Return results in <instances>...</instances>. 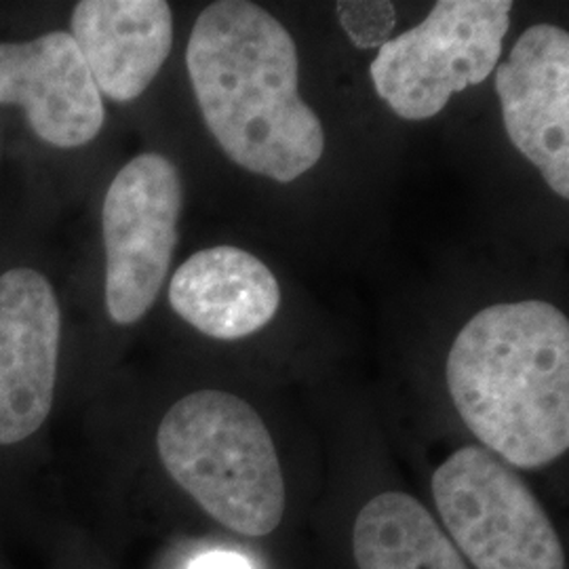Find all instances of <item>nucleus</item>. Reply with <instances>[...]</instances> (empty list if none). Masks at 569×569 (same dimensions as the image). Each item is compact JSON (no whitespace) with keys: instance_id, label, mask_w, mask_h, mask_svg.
<instances>
[{"instance_id":"nucleus-1","label":"nucleus","mask_w":569,"mask_h":569,"mask_svg":"<svg viewBox=\"0 0 569 569\" xmlns=\"http://www.w3.org/2000/svg\"><path fill=\"white\" fill-rule=\"evenodd\" d=\"M186 68L204 124L230 161L289 183L326 152L323 122L298 93V49L260 4L220 0L194 21Z\"/></svg>"},{"instance_id":"nucleus-2","label":"nucleus","mask_w":569,"mask_h":569,"mask_svg":"<svg viewBox=\"0 0 569 569\" xmlns=\"http://www.w3.org/2000/svg\"><path fill=\"white\" fill-rule=\"evenodd\" d=\"M449 395L470 432L507 465L547 467L569 448V321L545 300L493 305L456 336Z\"/></svg>"},{"instance_id":"nucleus-3","label":"nucleus","mask_w":569,"mask_h":569,"mask_svg":"<svg viewBox=\"0 0 569 569\" xmlns=\"http://www.w3.org/2000/svg\"><path fill=\"white\" fill-rule=\"evenodd\" d=\"M167 479L207 517L243 536L281 526L287 489L270 430L244 399L203 388L173 401L154 432Z\"/></svg>"},{"instance_id":"nucleus-4","label":"nucleus","mask_w":569,"mask_h":569,"mask_svg":"<svg viewBox=\"0 0 569 569\" xmlns=\"http://www.w3.org/2000/svg\"><path fill=\"white\" fill-rule=\"evenodd\" d=\"M510 9V0H439L427 20L378 49L369 68L376 93L406 121L437 117L453 93L491 77Z\"/></svg>"},{"instance_id":"nucleus-5","label":"nucleus","mask_w":569,"mask_h":569,"mask_svg":"<svg viewBox=\"0 0 569 569\" xmlns=\"http://www.w3.org/2000/svg\"><path fill=\"white\" fill-rule=\"evenodd\" d=\"M449 540L477 569H566L547 510L507 462L486 448L458 449L432 475Z\"/></svg>"},{"instance_id":"nucleus-6","label":"nucleus","mask_w":569,"mask_h":569,"mask_svg":"<svg viewBox=\"0 0 569 569\" xmlns=\"http://www.w3.org/2000/svg\"><path fill=\"white\" fill-rule=\"evenodd\" d=\"M182 176L157 152L131 159L108 186L102 204L103 298L117 326L142 321L157 302L178 244Z\"/></svg>"},{"instance_id":"nucleus-7","label":"nucleus","mask_w":569,"mask_h":569,"mask_svg":"<svg viewBox=\"0 0 569 569\" xmlns=\"http://www.w3.org/2000/svg\"><path fill=\"white\" fill-rule=\"evenodd\" d=\"M61 308L41 270L0 274V456L34 449L60 380Z\"/></svg>"},{"instance_id":"nucleus-8","label":"nucleus","mask_w":569,"mask_h":569,"mask_svg":"<svg viewBox=\"0 0 569 569\" xmlns=\"http://www.w3.org/2000/svg\"><path fill=\"white\" fill-rule=\"evenodd\" d=\"M505 129L550 190L569 199V34L552 23L528 28L496 72Z\"/></svg>"},{"instance_id":"nucleus-9","label":"nucleus","mask_w":569,"mask_h":569,"mask_svg":"<svg viewBox=\"0 0 569 569\" xmlns=\"http://www.w3.org/2000/svg\"><path fill=\"white\" fill-rule=\"evenodd\" d=\"M0 106H18L30 131L53 148L93 142L106 122L103 98L70 32L0 42Z\"/></svg>"},{"instance_id":"nucleus-10","label":"nucleus","mask_w":569,"mask_h":569,"mask_svg":"<svg viewBox=\"0 0 569 569\" xmlns=\"http://www.w3.org/2000/svg\"><path fill=\"white\" fill-rule=\"evenodd\" d=\"M70 37L102 98L133 102L171 53L173 13L164 0H82L72 9Z\"/></svg>"},{"instance_id":"nucleus-11","label":"nucleus","mask_w":569,"mask_h":569,"mask_svg":"<svg viewBox=\"0 0 569 569\" xmlns=\"http://www.w3.org/2000/svg\"><path fill=\"white\" fill-rule=\"evenodd\" d=\"M169 305L213 340H241L268 326L281 305L272 270L232 244L207 247L171 277Z\"/></svg>"},{"instance_id":"nucleus-12","label":"nucleus","mask_w":569,"mask_h":569,"mask_svg":"<svg viewBox=\"0 0 569 569\" xmlns=\"http://www.w3.org/2000/svg\"><path fill=\"white\" fill-rule=\"evenodd\" d=\"M352 550L359 569H468L437 519L403 491H385L359 510Z\"/></svg>"},{"instance_id":"nucleus-13","label":"nucleus","mask_w":569,"mask_h":569,"mask_svg":"<svg viewBox=\"0 0 569 569\" xmlns=\"http://www.w3.org/2000/svg\"><path fill=\"white\" fill-rule=\"evenodd\" d=\"M348 39L359 49H380L395 28V4L385 0H342L336 4Z\"/></svg>"},{"instance_id":"nucleus-14","label":"nucleus","mask_w":569,"mask_h":569,"mask_svg":"<svg viewBox=\"0 0 569 569\" xmlns=\"http://www.w3.org/2000/svg\"><path fill=\"white\" fill-rule=\"evenodd\" d=\"M186 569H251V563L239 552L207 550L194 555Z\"/></svg>"},{"instance_id":"nucleus-15","label":"nucleus","mask_w":569,"mask_h":569,"mask_svg":"<svg viewBox=\"0 0 569 569\" xmlns=\"http://www.w3.org/2000/svg\"><path fill=\"white\" fill-rule=\"evenodd\" d=\"M0 569H20L7 555V550L2 549V531H0Z\"/></svg>"}]
</instances>
